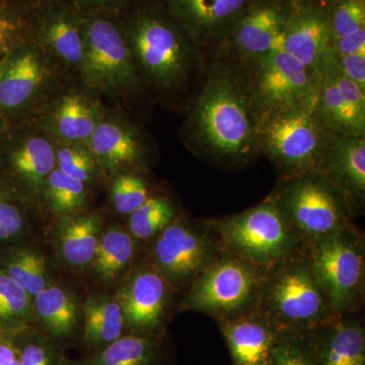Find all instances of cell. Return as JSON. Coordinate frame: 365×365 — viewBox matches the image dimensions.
<instances>
[{"instance_id":"obj_31","label":"cell","mask_w":365,"mask_h":365,"mask_svg":"<svg viewBox=\"0 0 365 365\" xmlns=\"http://www.w3.org/2000/svg\"><path fill=\"white\" fill-rule=\"evenodd\" d=\"M43 188L46 200L57 215H72L86 204V184L57 168L48 176Z\"/></svg>"},{"instance_id":"obj_26","label":"cell","mask_w":365,"mask_h":365,"mask_svg":"<svg viewBox=\"0 0 365 365\" xmlns=\"http://www.w3.org/2000/svg\"><path fill=\"white\" fill-rule=\"evenodd\" d=\"M102 217L98 213L71 216L60 225L59 249L67 264L76 267L88 265L95 258Z\"/></svg>"},{"instance_id":"obj_16","label":"cell","mask_w":365,"mask_h":365,"mask_svg":"<svg viewBox=\"0 0 365 365\" xmlns=\"http://www.w3.org/2000/svg\"><path fill=\"white\" fill-rule=\"evenodd\" d=\"M281 48L318 74L332 55V34L326 4L292 0V11L282 34Z\"/></svg>"},{"instance_id":"obj_45","label":"cell","mask_w":365,"mask_h":365,"mask_svg":"<svg viewBox=\"0 0 365 365\" xmlns=\"http://www.w3.org/2000/svg\"><path fill=\"white\" fill-rule=\"evenodd\" d=\"M304 1H314L319 2V4H328L329 0H304Z\"/></svg>"},{"instance_id":"obj_22","label":"cell","mask_w":365,"mask_h":365,"mask_svg":"<svg viewBox=\"0 0 365 365\" xmlns=\"http://www.w3.org/2000/svg\"><path fill=\"white\" fill-rule=\"evenodd\" d=\"M33 306L45 335L57 345L67 342L78 332V307L63 288L50 284L33 297Z\"/></svg>"},{"instance_id":"obj_9","label":"cell","mask_w":365,"mask_h":365,"mask_svg":"<svg viewBox=\"0 0 365 365\" xmlns=\"http://www.w3.org/2000/svg\"><path fill=\"white\" fill-rule=\"evenodd\" d=\"M244 66L260 114L316 108L319 73L284 51L281 40L267 54Z\"/></svg>"},{"instance_id":"obj_6","label":"cell","mask_w":365,"mask_h":365,"mask_svg":"<svg viewBox=\"0 0 365 365\" xmlns=\"http://www.w3.org/2000/svg\"><path fill=\"white\" fill-rule=\"evenodd\" d=\"M304 253L335 316L361 311L365 300V246L354 223L309 245Z\"/></svg>"},{"instance_id":"obj_34","label":"cell","mask_w":365,"mask_h":365,"mask_svg":"<svg viewBox=\"0 0 365 365\" xmlns=\"http://www.w3.org/2000/svg\"><path fill=\"white\" fill-rule=\"evenodd\" d=\"M31 297L6 273H0V321L26 327L34 311Z\"/></svg>"},{"instance_id":"obj_3","label":"cell","mask_w":365,"mask_h":365,"mask_svg":"<svg viewBox=\"0 0 365 365\" xmlns=\"http://www.w3.org/2000/svg\"><path fill=\"white\" fill-rule=\"evenodd\" d=\"M126 38L139 76L155 90L174 91L188 85L198 67L199 50L174 19L139 14Z\"/></svg>"},{"instance_id":"obj_33","label":"cell","mask_w":365,"mask_h":365,"mask_svg":"<svg viewBox=\"0 0 365 365\" xmlns=\"http://www.w3.org/2000/svg\"><path fill=\"white\" fill-rule=\"evenodd\" d=\"M6 274L31 297L50 285L45 259L36 252L23 251L16 255L7 266Z\"/></svg>"},{"instance_id":"obj_24","label":"cell","mask_w":365,"mask_h":365,"mask_svg":"<svg viewBox=\"0 0 365 365\" xmlns=\"http://www.w3.org/2000/svg\"><path fill=\"white\" fill-rule=\"evenodd\" d=\"M45 68L35 49L14 57L0 79V107L18 109L35 97L45 78Z\"/></svg>"},{"instance_id":"obj_42","label":"cell","mask_w":365,"mask_h":365,"mask_svg":"<svg viewBox=\"0 0 365 365\" xmlns=\"http://www.w3.org/2000/svg\"><path fill=\"white\" fill-rule=\"evenodd\" d=\"M0 365H21L20 353L11 341H0Z\"/></svg>"},{"instance_id":"obj_14","label":"cell","mask_w":365,"mask_h":365,"mask_svg":"<svg viewBox=\"0 0 365 365\" xmlns=\"http://www.w3.org/2000/svg\"><path fill=\"white\" fill-rule=\"evenodd\" d=\"M170 285L155 266H143L118 294L125 328L136 335L160 337L170 297Z\"/></svg>"},{"instance_id":"obj_7","label":"cell","mask_w":365,"mask_h":365,"mask_svg":"<svg viewBox=\"0 0 365 365\" xmlns=\"http://www.w3.org/2000/svg\"><path fill=\"white\" fill-rule=\"evenodd\" d=\"M271 196L304 249L354 220L343 197L321 173L280 179Z\"/></svg>"},{"instance_id":"obj_18","label":"cell","mask_w":365,"mask_h":365,"mask_svg":"<svg viewBox=\"0 0 365 365\" xmlns=\"http://www.w3.org/2000/svg\"><path fill=\"white\" fill-rule=\"evenodd\" d=\"M234 365H269L280 329L255 309L216 321Z\"/></svg>"},{"instance_id":"obj_21","label":"cell","mask_w":365,"mask_h":365,"mask_svg":"<svg viewBox=\"0 0 365 365\" xmlns=\"http://www.w3.org/2000/svg\"><path fill=\"white\" fill-rule=\"evenodd\" d=\"M43 42L66 66L81 69L85 56L83 21L66 7H54L43 16Z\"/></svg>"},{"instance_id":"obj_27","label":"cell","mask_w":365,"mask_h":365,"mask_svg":"<svg viewBox=\"0 0 365 365\" xmlns=\"http://www.w3.org/2000/svg\"><path fill=\"white\" fill-rule=\"evenodd\" d=\"M100 121V113L91 101L71 93L62 98L55 108L51 128L64 143L78 144L88 143Z\"/></svg>"},{"instance_id":"obj_1","label":"cell","mask_w":365,"mask_h":365,"mask_svg":"<svg viewBox=\"0 0 365 365\" xmlns=\"http://www.w3.org/2000/svg\"><path fill=\"white\" fill-rule=\"evenodd\" d=\"M204 72L185 137L192 150L215 163L246 165L258 157L259 113L246 67L220 50Z\"/></svg>"},{"instance_id":"obj_23","label":"cell","mask_w":365,"mask_h":365,"mask_svg":"<svg viewBox=\"0 0 365 365\" xmlns=\"http://www.w3.org/2000/svg\"><path fill=\"white\" fill-rule=\"evenodd\" d=\"M121 306L116 299L104 294L91 295L83 307L81 342L91 353L98 351L125 335Z\"/></svg>"},{"instance_id":"obj_12","label":"cell","mask_w":365,"mask_h":365,"mask_svg":"<svg viewBox=\"0 0 365 365\" xmlns=\"http://www.w3.org/2000/svg\"><path fill=\"white\" fill-rule=\"evenodd\" d=\"M314 113L333 134L365 136V91L341 71L334 53L319 72Z\"/></svg>"},{"instance_id":"obj_44","label":"cell","mask_w":365,"mask_h":365,"mask_svg":"<svg viewBox=\"0 0 365 365\" xmlns=\"http://www.w3.org/2000/svg\"><path fill=\"white\" fill-rule=\"evenodd\" d=\"M81 6L91 7V9H95V7H103L108 6L112 0H76Z\"/></svg>"},{"instance_id":"obj_38","label":"cell","mask_w":365,"mask_h":365,"mask_svg":"<svg viewBox=\"0 0 365 365\" xmlns=\"http://www.w3.org/2000/svg\"><path fill=\"white\" fill-rule=\"evenodd\" d=\"M56 168L67 176L86 184L95 176L97 162L90 150L67 143L56 151Z\"/></svg>"},{"instance_id":"obj_35","label":"cell","mask_w":365,"mask_h":365,"mask_svg":"<svg viewBox=\"0 0 365 365\" xmlns=\"http://www.w3.org/2000/svg\"><path fill=\"white\" fill-rule=\"evenodd\" d=\"M269 365H314L309 331L281 330Z\"/></svg>"},{"instance_id":"obj_17","label":"cell","mask_w":365,"mask_h":365,"mask_svg":"<svg viewBox=\"0 0 365 365\" xmlns=\"http://www.w3.org/2000/svg\"><path fill=\"white\" fill-rule=\"evenodd\" d=\"M322 174L339 192L353 217L361 215L365 205V136L332 133Z\"/></svg>"},{"instance_id":"obj_25","label":"cell","mask_w":365,"mask_h":365,"mask_svg":"<svg viewBox=\"0 0 365 365\" xmlns=\"http://www.w3.org/2000/svg\"><path fill=\"white\" fill-rule=\"evenodd\" d=\"M73 365H165L160 337L125 334Z\"/></svg>"},{"instance_id":"obj_29","label":"cell","mask_w":365,"mask_h":365,"mask_svg":"<svg viewBox=\"0 0 365 365\" xmlns=\"http://www.w3.org/2000/svg\"><path fill=\"white\" fill-rule=\"evenodd\" d=\"M136 253L135 237L122 230H110L98 241L93 258V270L98 277L113 280L133 260Z\"/></svg>"},{"instance_id":"obj_30","label":"cell","mask_w":365,"mask_h":365,"mask_svg":"<svg viewBox=\"0 0 365 365\" xmlns=\"http://www.w3.org/2000/svg\"><path fill=\"white\" fill-rule=\"evenodd\" d=\"M176 220V211L165 196L150 198L129 215V232L137 240L146 241L157 237Z\"/></svg>"},{"instance_id":"obj_5","label":"cell","mask_w":365,"mask_h":365,"mask_svg":"<svg viewBox=\"0 0 365 365\" xmlns=\"http://www.w3.org/2000/svg\"><path fill=\"white\" fill-rule=\"evenodd\" d=\"M225 253L262 268L304 252L272 196L237 215L208 220Z\"/></svg>"},{"instance_id":"obj_8","label":"cell","mask_w":365,"mask_h":365,"mask_svg":"<svg viewBox=\"0 0 365 365\" xmlns=\"http://www.w3.org/2000/svg\"><path fill=\"white\" fill-rule=\"evenodd\" d=\"M264 269L225 252L190 285L180 309L206 314L215 321L253 311Z\"/></svg>"},{"instance_id":"obj_37","label":"cell","mask_w":365,"mask_h":365,"mask_svg":"<svg viewBox=\"0 0 365 365\" xmlns=\"http://www.w3.org/2000/svg\"><path fill=\"white\" fill-rule=\"evenodd\" d=\"M111 198L118 213L130 215L150 198V191L143 177L134 173H125L113 182Z\"/></svg>"},{"instance_id":"obj_15","label":"cell","mask_w":365,"mask_h":365,"mask_svg":"<svg viewBox=\"0 0 365 365\" xmlns=\"http://www.w3.org/2000/svg\"><path fill=\"white\" fill-rule=\"evenodd\" d=\"M290 11L292 0H257L220 50L244 64L261 58L279 44Z\"/></svg>"},{"instance_id":"obj_19","label":"cell","mask_w":365,"mask_h":365,"mask_svg":"<svg viewBox=\"0 0 365 365\" xmlns=\"http://www.w3.org/2000/svg\"><path fill=\"white\" fill-rule=\"evenodd\" d=\"M314 365H365V326L359 313L335 317L309 331Z\"/></svg>"},{"instance_id":"obj_36","label":"cell","mask_w":365,"mask_h":365,"mask_svg":"<svg viewBox=\"0 0 365 365\" xmlns=\"http://www.w3.org/2000/svg\"><path fill=\"white\" fill-rule=\"evenodd\" d=\"M332 41L365 29V0H329L326 4Z\"/></svg>"},{"instance_id":"obj_10","label":"cell","mask_w":365,"mask_h":365,"mask_svg":"<svg viewBox=\"0 0 365 365\" xmlns=\"http://www.w3.org/2000/svg\"><path fill=\"white\" fill-rule=\"evenodd\" d=\"M225 253L208 220L193 223L174 220L155 237L153 265L170 287L187 288Z\"/></svg>"},{"instance_id":"obj_20","label":"cell","mask_w":365,"mask_h":365,"mask_svg":"<svg viewBox=\"0 0 365 365\" xmlns=\"http://www.w3.org/2000/svg\"><path fill=\"white\" fill-rule=\"evenodd\" d=\"M88 143L96 162L107 174L143 163V145L138 135L122 122L101 120Z\"/></svg>"},{"instance_id":"obj_43","label":"cell","mask_w":365,"mask_h":365,"mask_svg":"<svg viewBox=\"0 0 365 365\" xmlns=\"http://www.w3.org/2000/svg\"><path fill=\"white\" fill-rule=\"evenodd\" d=\"M14 32L13 23L0 14V51L9 44Z\"/></svg>"},{"instance_id":"obj_11","label":"cell","mask_w":365,"mask_h":365,"mask_svg":"<svg viewBox=\"0 0 365 365\" xmlns=\"http://www.w3.org/2000/svg\"><path fill=\"white\" fill-rule=\"evenodd\" d=\"M86 50L81 71L86 85L104 93L135 91L140 76L127 38L111 21H83Z\"/></svg>"},{"instance_id":"obj_2","label":"cell","mask_w":365,"mask_h":365,"mask_svg":"<svg viewBox=\"0 0 365 365\" xmlns=\"http://www.w3.org/2000/svg\"><path fill=\"white\" fill-rule=\"evenodd\" d=\"M256 309L280 330L311 331L337 317L304 252L264 269Z\"/></svg>"},{"instance_id":"obj_4","label":"cell","mask_w":365,"mask_h":365,"mask_svg":"<svg viewBox=\"0 0 365 365\" xmlns=\"http://www.w3.org/2000/svg\"><path fill=\"white\" fill-rule=\"evenodd\" d=\"M332 133L314 110L261 113L259 155L267 158L279 179L321 173Z\"/></svg>"},{"instance_id":"obj_28","label":"cell","mask_w":365,"mask_h":365,"mask_svg":"<svg viewBox=\"0 0 365 365\" xmlns=\"http://www.w3.org/2000/svg\"><path fill=\"white\" fill-rule=\"evenodd\" d=\"M13 167L21 181L37 191L56 168V150L45 137L31 136L14 151Z\"/></svg>"},{"instance_id":"obj_46","label":"cell","mask_w":365,"mask_h":365,"mask_svg":"<svg viewBox=\"0 0 365 365\" xmlns=\"http://www.w3.org/2000/svg\"><path fill=\"white\" fill-rule=\"evenodd\" d=\"M2 74H0V79H1Z\"/></svg>"},{"instance_id":"obj_41","label":"cell","mask_w":365,"mask_h":365,"mask_svg":"<svg viewBox=\"0 0 365 365\" xmlns=\"http://www.w3.org/2000/svg\"><path fill=\"white\" fill-rule=\"evenodd\" d=\"M332 48L335 55L365 53V29L359 32L334 39Z\"/></svg>"},{"instance_id":"obj_13","label":"cell","mask_w":365,"mask_h":365,"mask_svg":"<svg viewBox=\"0 0 365 365\" xmlns=\"http://www.w3.org/2000/svg\"><path fill=\"white\" fill-rule=\"evenodd\" d=\"M257 0H168L170 16L198 48L220 50Z\"/></svg>"},{"instance_id":"obj_40","label":"cell","mask_w":365,"mask_h":365,"mask_svg":"<svg viewBox=\"0 0 365 365\" xmlns=\"http://www.w3.org/2000/svg\"><path fill=\"white\" fill-rule=\"evenodd\" d=\"M23 216L11 203L0 199V240H7L19 234L23 228Z\"/></svg>"},{"instance_id":"obj_39","label":"cell","mask_w":365,"mask_h":365,"mask_svg":"<svg viewBox=\"0 0 365 365\" xmlns=\"http://www.w3.org/2000/svg\"><path fill=\"white\" fill-rule=\"evenodd\" d=\"M335 57L343 73L365 91V53L335 55Z\"/></svg>"},{"instance_id":"obj_32","label":"cell","mask_w":365,"mask_h":365,"mask_svg":"<svg viewBox=\"0 0 365 365\" xmlns=\"http://www.w3.org/2000/svg\"><path fill=\"white\" fill-rule=\"evenodd\" d=\"M14 343L20 353L21 365H73L59 346L37 329L24 327Z\"/></svg>"}]
</instances>
